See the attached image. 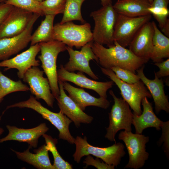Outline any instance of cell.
Here are the masks:
<instances>
[{"label":"cell","instance_id":"cell-33","mask_svg":"<svg viewBox=\"0 0 169 169\" xmlns=\"http://www.w3.org/2000/svg\"><path fill=\"white\" fill-rule=\"evenodd\" d=\"M148 10L158 22L161 29L169 19L168 16L169 11L168 8L150 6Z\"/></svg>","mask_w":169,"mask_h":169},{"label":"cell","instance_id":"cell-3","mask_svg":"<svg viewBox=\"0 0 169 169\" xmlns=\"http://www.w3.org/2000/svg\"><path fill=\"white\" fill-rule=\"evenodd\" d=\"M41 54L38 57L41 67L47 77L51 92L57 100L60 95L57 76L56 62L59 54L66 50V45L62 42L53 40L39 43Z\"/></svg>","mask_w":169,"mask_h":169},{"label":"cell","instance_id":"cell-26","mask_svg":"<svg viewBox=\"0 0 169 169\" xmlns=\"http://www.w3.org/2000/svg\"><path fill=\"white\" fill-rule=\"evenodd\" d=\"M40 25L32 34L31 46L37 44L54 40L53 39L54 21L55 15H46Z\"/></svg>","mask_w":169,"mask_h":169},{"label":"cell","instance_id":"cell-13","mask_svg":"<svg viewBox=\"0 0 169 169\" xmlns=\"http://www.w3.org/2000/svg\"><path fill=\"white\" fill-rule=\"evenodd\" d=\"M40 16L33 13L28 26L22 32L12 37L0 38V60L8 59L27 46L30 42L33 26Z\"/></svg>","mask_w":169,"mask_h":169},{"label":"cell","instance_id":"cell-30","mask_svg":"<svg viewBox=\"0 0 169 169\" xmlns=\"http://www.w3.org/2000/svg\"><path fill=\"white\" fill-rule=\"evenodd\" d=\"M66 0H44L40 2V7L43 15L63 14Z\"/></svg>","mask_w":169,"mask_h":169},{"label":"cell","instance_id":"cell-14","mask_svg":"<svg viewBox=\"0 0 169 169\" xmlns=\"http://www.w3.org/2000/svg\"><path fill=\"white\" fill-rule=\"evenodd\" d=\"M57 73L58 80L70 82L81 88L93 90L100 97L105 98H107V90L112 87L114 83L112 80L101 82L90 79L79 71L77 73L69 72L64 69L62 64L60 65Z\"/></svg>","mask_w":169,"mask_h":169},{"label":"cell","instance_id":"cell-40","mask_svg":"<svg viewBox=\"0 0 169 169\" xmlns=\"http://www.w3.org/2000/svg\"><path fill=\"white\" fill-rule=\"evenodd\" d=\"M102 6L112 4V0H100Z\"/></svg>","mask_w":169,"mask_h":169},{"label":"cell","instance_id":"cell-32","mask_svg":"<svg viewBox=\"0 0 169 169\" xmlns=\"http://www.w3.org/2000/svg\"><path fill=\"white\" fill-rule=\"evenodd\" d=\"M110 69L119 79L126 83L134 84L140 80L137 74L129 70L118 66L112 67Z\"/></svg>","mask_w":169,"mask_h":169},{"label":"cell","instance_id":"cell-42","mask_svg":"<svg viewBox=\"0 0 169 169\" xmlns=\"http://www.w3.org/2000/svg\"><path fill=\"white\" fill-rule=\"evenodd\" d=\"M36 0L37 1L39 2H41L42 1H43L44 0Z\"/></svg>","mask_w":169,"mask_h":169},{"label":"cell","instance_id":"cell-31","mask_svg":"<svg viewBox=\"0 0 169 169\" xmlns=\"http://www.w3.org/2000/svg\"><path fill=\"white\" fill-rule=\"evenodd\" d=\"M4 2L17 7L43 16L40 7V2L36 0H3Z\"/></svg>","mask_w":169,"mask_h":169},{"label":"cell","instance_id":"cell-27","mask_svg":"<svg viewBox=\"0 0 169 169\" xmlns=\"http://www.w3.org/2000/svg\"><path fill=\"white\" fill-rule=\"evenodd\" d=\"M86 0H66L63 15L60 23L78 20L82 23H86L81 13V7Z\"/></svg>","mask_w":169,"mask_h":169},{"label":"cell","instance_id":"cell-10","mask_svg":"<svg viewBox=\"0 0 169 169\" xmlns=\"http://www.w3.org/2000/svg\"><path fill=\"white\" fill-rule=\"evenodd\" d=\"M151 18V15L130 17L118 14L114 27V41L123 47L128 46L140 28L150 21Z\"/></svg>","mask_w":169,"mask_h":169},{"label":"cell","instance_id":"cell-23","mask_svg":"<svg viewBox=\"0 0 169 169\" xmlns=\"http://www.w3.org/2000/svg\"><path fill=\"white\" fill-rule=\"evenodd\" d=\"M31 148H28L23 152L16 151L11 149L19 159L27 162L38 169H54L50 162L49 151L45 144L37 149L33 150L34 153L30 151Z\"/></svg>","mask_w":169,"mask_h":169},{"label":"cell","instance_id":"cell-24","mask_svg":"<svg viewBox=\"0 0 169 169\" xmlns=\"http://www.w3.org/2000/svg\"><path fill=\"white\" fill-rule=\"evenodd\" d=\"M151 5L148 0H117L113 7L118 14L137 17L151 15L148 10Z\"/></svg>","mask_w":169,"mask_h":169},{"label":"cell","instance_id":"cell-22","mask_svg":"<svg viewBox=\"0 0 169 169\" xmlns=\"http://www.w3.org/2000/svg\"><path fill=\"white\" fill-rule=\"evenodd\" d=\"M141 105L143 108L141 114L137 115L133 113L132 124L135 127V133L141 134L144 129L149 127H154L157 131L160 130L163 121L156 115L152 104L147 98L143 99Z\"/></svg>","mask_w":169,"mask_h":169},{"label":"cell","instance_id":"cell-29","mask_svg":"<svg viewBox=\"0 0 169 169\" xmlns=\"http://www.w3.org/2000/svg\"><path fill=\"white\" fill-rule=\"evenodd\" d=\"M42 136L44 139L47 148L53 155L54 159L53 166L54 169H73L72 165L64 160L58 152L56 147L57 139L45 134Z\"/></svg>","mask_w":169,"mask_h":169},{"label":"cell","instance_id":"cell-11","mask_svg":"<svg viewBox=\"0 0 169 169\" xmlns=\"http://www.w3.org/2000/svg\"><path fill=\"white\" fill-rule=\"evenodd\" d=\"M92 41H90L82 47L80 51L74 50L72 48L66 47L69 56V61L64 66V69L69 72L76 71L84 73L95 80L98 77L93 72L90 66V61L95 60L99 63L97 58L91 49Z\"/></svg>","mask_w":169,"mask_h":169},{"label":"cell","instance_id":"cell-1","mask_svg":"<svg viewBox=\"0 0 169 169\" xmlns=\"http://www.w3.org/2000/svg\"><path fill=\"white\" fill-rule=\"evenodd\" d=\"M114 43L106 48L92 41V49L101 67L110 69L118 66L136 74L137 70L148 62V60L136 56L129 49L122 46L116 41Z\"/></svg>","mask_w":169,"mask_h":169},{"label":"cell","instance_id":"cell-17","mask_svg":"<svg viewBox=\"0 0 169 169\" xmlns=\"http://www.w3.org/2000/svg\"><path fill=\"white\" fill-rule=\"evenodd\" d=\"M60 95L56 100L61 111L78 128L81 123L89 124L93 120V117L83 111L78 105L66 94L63 86V82L58 80Z\"/></svg>","mask_w":169,"mask_h":169},{"label":"cell","instance_id":"cell-6","mask_svg":"<svg viewBox=\"0 0 169 169\" xmlns=\"http://www.w3.org/2000/svg\"><path fill=\"white\" fill-rule=\"evenodd\" d=\"M53 39L61 42L71 48L79 49L93 41L90 24L85 23L81 25L72 21L54 25Z\"/></svg>","mask_w":169,"mask_h":169},{"label":"cell","instance_id":"cell-34","mask_svg":"<svg viewBox=\"0 0 169 169\" xmlns=\"http://www.w3.org/2000/svg\"><path fill=\"white\" fill-rule=\"evenodd\" d=\"M161 129L162 135L158 141V144L161 145L163 143V149L166 156L169 157V121H163Z\"/></svg>","mask_w":169,"mask_h":169},{"label":"cell","instance_id":"cell-15","mask_svg":"<svg viewBox=\"0 0 169 169\" xmlns=\"http://www.w3.org/2000/svg\"><path fill=\"white\" fill-rule=\"evenodd\" d=\"M33 13L13 7L0 26V38L18 35L26 28Z\"/></svg>","mask_w":169,"mask_h":169},{"label":"cell","instance_id":"cell-18","mask_svg":"<svg viewBox=\"0 0 169 169\" xmlns=\"http://www.w3.org/2000/svg\"><path fill=\"white\" fill-rule=\"evenodd\" d=\"M144 65L136 72L137 75L146 86L152 97L155 104V109L156 114L161 110L169 113V102L168 97L164 90V82L161 78H158L155 74V78L150 79L147 78L144 73Z\"/></svg>","mask_w":169,"mask_h":169},{"label":"cell","instance_id":"cell-20","mask_svg":"<svg viewBox=\"0 0 169 169\" xmlns=\"http://www.w3.org/2000/svg\"><path fill=\"white\" fill-rule=\"evenodd\" d=\"M154 30L152 22L145 23L137 32L129 46L136 55L149 60L151 52Z\"/></svg>","mask_w":169,"mask_h":169},{"label":"cell","instance_id":"cell-39","mask_svg":"<svg viewBox=\"0 0 169 169\" xmlns=\"http://www.w3.org/2000/svg\"><path fill=\"white\" fill-rule=\"evenodd\" d=\"M161 30L163 34L166 36L169 37V19Z\"/></svg>","mask_w":169,"mask_h":169},{"label":"cell","instance_id":"cell-36","mask_svg":"<svg viewBox=\"0 0 169 169\" xmlns=\"http://www.w3.org/2000/svg\"><path fill=\"white\" fill-rule=\"evenodd\" d=\"M154 64L157 66L159 69L156 72H154L159 78L169 76V59L160 62L155 63Z\"/></svg>","mask_w":169,"mask_h":169},{"label":"cell","instance_id":"cell-16","mask_svg":"<svg viewBox=\"0 0 169 169\" xmlns=\"http://www.w3.org/2000/svg\"><path fill=\"white\" fill-rule=\"evenodd\" d=\"M40 51L39 44L31 45L27 50L14 57L0 62V67H5L4 71L11 69H17L18 77L23 79L25 73L29 69L40 65L39 61L36 58Z\"/></svg>","mask_w":169,"mask_h":169},{"label":"cell","instance_id":"cell-28","mask_svg":"<svg viewBox=\"0 0 169 169\" xmlns=\"http://www.w3.org/2000/svg\"><path fill=\"white\" fill-rule=\"evenodd\" d=\"M29 88L20 80L14 81L4 75L0 69V103L8 94L18 91H27Z\"/></svg>","mask_w":169,"mask_h":169},{"label":"cell","instance_id":"cell-41","mask_svg":"<svg viewBox=\"0 0 169 169\" xmlns=\"http://www.w3.org/2000/svg\"><path fill=\"white\" fill-rule=\"evenodd\" d=\"M1 120V117H0V120ZM4 132V130L2 128L0 127V136Z\"/></svg>","mask_w":169,"mask_h":169},{"label":"cell","instance_id":"cell-12","mask_svg":"<svg viewBox=\"0 0 169 169\" xmlns=\"http://www.w3.org/2000/svg\"><path fill=\"white\" fill-rule=\"evenodd\" d=\"M44 73L37 66H33L26 72L22 79L28 84L29 90L37 100L42 99L48 106L53 108L54 98L48 78L43 76Z\"/></svg>","mask_w":169,"mask_h":169},{"label":"cell","instance_id":"cell-38","mask_svg":"<svg viewBox=\"0 0 169 169\" xmlns=\"http://www.w3.org/2000/svg\"><path fill=\"white\" fill-rule=\"evenodd\" d=\"M169 3V0H153L151 6L168 8Z\"/></svg>","mask_w":169,"mask_h":169},{"label":"cell","instance_id":"cell-43","mask_svg":"<svg viewBox=\"0 0 169 169\" xmlns=\"http://www.w3.org/2000/svg\"><path fill=\"white\" fill-rule=\"evenodd\" d=\"M153 0H148V1L150 2V3H151H151H152Z\"/></svg>","mask_w":169,"mask_h":169},{"label":"cell","instance_id":"cell-37","mask_svg":"<svg viewBox=\"0 0 169 169\" xmlns=\"http://www.w3.org/2000/svg\"><path fill=\"white\" fill-rule=\"evenodd\" d=\"M13 7V6L4 2L0 3V26Z\"/></svg>","mask_w":169,"mask_h":169},{"label":"cell","instance_id":"cell-35","mask_svg":"<svg viewBox=\"0 0 169 169\" xmlns=\"http://www.w3.org/2000/svg\"><path fill=\"white\" fill-rule=\"evenodd\" d=\"M86 158L83 161V163L86 164L85 168L89 166H95L98 169H114L115 166L110 165L105 162L101 161L99 158L96 157L94 159L90 155L86 156Z\"/></svg>","mask_w":169,"mask_h":169},{"label":"cell","instance_id":"cell-5","mask_svg":"<svg viewBox=\"0 0 169 169\" xmlns=\"http://www.w3.org/2000/svg\"><path fill=\"white\" fill-rule=\"evenodd\" d=\"M117 14L112 4L91 12L90 16L95 23L92 32L94 42L108 47L114 44L113 33Z\"/></svg>","mask_w":169,"mask_h":169},{"label":"cell","instance_id":"cell-7","mask_svg":"<svg viewBox=\"0 0 169 169\" xmlns=\"http://www.w3.org/2000/svg\"><path fill=\"white\" fill-rule=\"evenodd\" d=\"M102 73L107 76L118 86L123 99L133 110V113L137 115L142 112L141 102L143 99L146 97L151 98V96L143 82L140 80L134 84H129L119 79L110 69L100 67Z\"/></svg>","mask_w":169,"mask_h":169},{"label":"cell","instance_id":"cell-19","mask_svg":"<svg viewBox=\"0 0 169 169\" xmlns=\"http://www.w3.org/2000/svg\"><path fill=\"white\" fill-rule=\"evenodd\" d=\"M8 133L5 137L0 139V143L8 141H15L27 143L31 148H36L39 137L49 130L45 123H41L36 127L25 129L14 126H6Z\"/></svg>","mask_w":169,"mask_h":169},{"label":"cell","instance_id":"cell-2","mask_svg":"<svg viewBox=\"0 0 169 169\" xmlns=\"http://www.w3.org/2000/svg\"><path fill=\"white\" fill-rule=\"evenodd\" d=\"M74 144L76 150L73 156L74 161L78 163H80L83 157L90 155L101 159L110 165L117 167L125 154V146L120 142L107 147H100L89 144L86 136L83 138L78 136L75 138Z\"/></svg>","mask_w":169,"mask_h":169},{"label":"cell","instance_id":"cell-8","mask_svg":"<svg viewBox=\"0 0 169 169\" xmlns=\"http://www.w3.org/2000/svg\"><path fill=\"white\" fill-rule=\"evenodd\" d=\"M109 94L114 99V104L109 113V124L106 128L105 138L116 143L115 136L117 132L122 130L131 131L133 113L128 104L122 98L117 97L112 90Z\"/></svg>","mask_w":169,"mask_h":169},{"label":"cell","instance_id":"cell-44","mask_svg":"<svg viewBox=\"0 0 169 169\" xmlns=\"http://www.w3.org/2000/svg\"><path fill=\"white\" fill-rule=\"evenodd\" d=\"M3 2H4V1L3 0H0V3Z\"/></svg>","mask_w":169,"mask_h":169},{"label":"cell","instance_id":"cell-21","mask_svg":"<svg viewBox=\"0 0 169 169\" xmlns=\"http://www.w3.org/2000/svg\"><path fill=\"white\" fill-rule=\"evenodd\" d=\"M63 86L64 89L68 92V96L83 111L88 106H93L106 109L110 106V102L107 98L101 97L96 98L83 89L74 87L67 81L63 82Z\"/></svg>","mask_w":169,"mask_h":169},{"label":"cell","instance_id":"cell-9","mask_svg":"<svg viewBox=\"0 0 169 169\" xmlns=\"http://www.w3.org/2000/svg\"><path fill=\"white\" fill-rule=\"evenodd\" d=\"M118 138L124 143L129 155V161L124 168L138 169L143 167L149 158L146 145L149 141V137L124 131L120 132Z\"/></svg>","mask_w":169,"mask_h":169},{"label":"cell","instance_id":"cell-4","mask_svg":"<svg viewBox=\"0 0 169 169\" xmlns=\"http://www.w3.org/2000/svg\"><path fill=\"white\" fill-rule=\"evenodd\" d=\"M14 107L30 108L36 111L58 129L60 139L66 141L71 144H74L75 138L71 135L69 129V125L72 121L61 111L58 113L51 111L43 106L33 95H30L27 100L8 106L6 109Z\"/></svg>","mask_w":169,"mask_h":169},{"label":"cell","instance_id":"cell-25","mask_svg":"<svg viewBox=\"0 0 169 169\" xmlns=\"http://www.w3.org/2000/svg\"><path fill=\"white\" fill-rule=\"evenodd\" d=\"M152 22L154 32L150 59L154 63L160 62L169 57V38L160 30L154 21Z\"/></svg>","mask_w":169,"mask_h":169}]
</instances>
